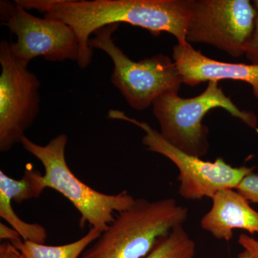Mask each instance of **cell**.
Wrapping results in <instances>:
<instances>
[{
    "instance_id": "cell-4",
    "label": "cell",
    "mask_w": 258,
    "mask_h": 258,
    "mask_svg": "<svg viewBox=\"0 0 258 258\" xmlns=\"http://www.w3.org/2000/svg\"><path fill=\"white\" fill-rule=\"evenodd\" d=\"M20 144L44 166V187L58 191L79 210L82 228L88 223L103 232L114 220L115 212L124 211L135 203L136 199L126 191L116 195L100 192L75 175L66 161V134L57 135L45 146L35 144L26 136L22 138Z\"/></svg>"
},
{
    "instance_id": "cell-10",
    "label": "cell",
    "mask_w": 258,
    "mask_h": 258,
    "mask_svg": "<svg viewBox=\"0 0 258 258\" xmlns=\"http://www.w3.org/2000/svg\"><path fill=\"white\" fill-rule=\"evenodd\" d=\"M173 60L182 78L183 83L195 86L206 81L233 80L248 83L258 100V64L229 63L207 57L191 44H176Z\"/></svg>"
},
{
    "instance_id": "cell-3",
    "label": "cell",
    "mask_w": 258,
    "mask_h": 258,
    "mask_svg": "<svg viewBox=\"0 0 258 258\" xmlns=\"http://www.w3.org/2000/svg\"><path fill=\"white\" fill-rule=\"evenodd\" d=\"M217 108L226 110L258 133L257 115L241 110L226 96L219 81H210L205 91L193 98H181L178 92L171 91L158 97L152 103L161 136L179 150L199 158L205 157L210 147L209 128L203 124V118Z\"/></svg>"
},
{
    "instance_id": "cell-20",
    "label": "cell",
    "mask_w": 258,
    "mask_h": 258,
    "mask_svg": "<svg viewBox=\"0 0 258 258\" xmlns=\"http://www.w3.org/2000/svg\"><path fill=\"white\" fill-rule=\"evenodd\" d=\"M0 258H24L20 251L11 242H4L0 244Z\"/></svg>"
},
{
    "instance_id": "cell-12",
    "label": "cell",
    "mask_w": 258,
    "mask_h": 258,
    "mask_svg": "<svg viewBox=\"0 0 258 258\" xmlns=\"http://www.w3.org/2000/svg\"><path fill=\"white\" fill-rule=\"evenodd\" d=\"M99 229L91 227L79 240L63 245L50 246L31 241L20 240L12 243L24 258H81L90 244L101 235Z\"/></svg>"
},
{
    "instance_id": "cell-9",
    "label": "cell",
    "mask_w": 258,
    "mask_h": 258,
    "mask_svg": "<svg viewBox=\"0 0 258 258\" xmlns=\"http://www.w3.org/2000/svg\"><path fill=\"white\" fill-rule=\"evenodd\" d=\"M0 152L21 142L40 111V80L13 55L7 40L0 42Z\"/></svg>"
},
{
    "instance_id": "cell-19",
    "label": "cell",
    "mask_w": 258,
    "mask_h": 258,
    "mask_svg": "<svg viewBox=\"0 0 258 258\" xmlns=\"http://www.w3.org/2000/svg\"><path fill=\"white\" fill-rule=\"evenodd\" d=\"M0 239L2 240H8V242L11 243L23 240L18 231L3 222H0Z\"/></svg>"
},
{
    "instance_id": "cell-14",
    "label": "cell",
    "mask_w": 258,
    "mask_h": 258,
    "mask_svg": "<svg viewBox=\"0 0 258 258\" xmlns=\"http://www.w3.org/2000/svg\"><path fill=\"white\" fill-rule=\"evenodd\" d=\"M195 242L183 225H179L161 237L154 248L144 258H194Z\"/></svg>"
},
{
    "instance_id": "cell-2",
    "label": "cell",
    "mask_w": 258,
    "mask_h": 258,
    "mask_svg": "<svg viewBox=\"0 0 258 258\" xmlns=\"http://www.w3.org/2000/svg\"><path fill=\"white\" fill-rule=\"evenodd\" d=\"M188 209L173 198L149 201L136 199L102 232L81 258H144L159 238L183 225Z\"/></svg>"
},
{
    "instance_id": "cell-18",
    "label": "cell",
    "mask_w": 258,
    "mask_h": 258,
    "mask_svg": "<svg viewBox=\"0 0 258 258\" xmlns=\"http://www.w3.org/2000/svg\"><path fill=\"white\" fill-rule=\"evenodd\" d=\"M238 242L244 250L248 252L251 258H258L257 240L246 234H241L239 237Z\"/></svg>"
},
{
    "instance_id": "cell-13",
    "label": "cell",
    "mask_w": 258,
    "mask_h": 258,
    "mask_svg": "<svg viewBox=\"0 0 258 258\" xmlns=\"http://www.w3.org/2000/svg\"><path fill=\"white\" fill-rule=\"evenodd\" d=\"M42 176L41 172L35 170L32 166H27L23 178L19 180L10 177L1 170L0 192L17 204L38 198L45 189L42 184Z\"/></svg>"
},
{
    "instance_id": "cell-21",
    "label": "cell",
    "mask_w": 258,
    "mask_h": 258,
    "mask_svg": "<svg viewBox=\"0 0 258 258\" xmlns=\"http://www.w3.org/2000/svg\"><path fill=\"white\" fill-rule=\"evenodd\" d=\"M239 258H251L250 255L248 253V252H247L246 250H243V252H241L240 254H239Z\"/></svg>"
},
{
    "instance_id": "cell-6",
    "label": "cell",
    "mask_w": 258,
    "mask_h": 258,
    "mask_svg": "<svg viewBox=\"0 0 258 258\" xmlns=\"http://www.w3.org/2000/svg\"><path fill=\"white\" fill-rule=\"evenodd\" d=\"M108 118L133 123L145 132L142 144L147 150L167 158L179 169V193L185 200L212 198L220 190L235 189L244 177L253 172L254 167H234L221 157L211 162L186 154L168 142L147 122L130 118L119 110H110Z\"/></svg>"
},
{
    "instance_id": "cell-7",
    "label": "cell",
    "mask_w": 258,
    "mask_h": 258,
    "mask_svg": "<svg viewBox=\"0 0 258 258\" xmlns=\"http://www.w3.org/2000/svg\"><path fill=\"white\" fill-rule=\"evenodd\" d=\"M0 20L17 37L16 42H10V48L23 66L28 67L37 57L50 62L79 60V39L66 24L32 15L15 1L8 0L0 2Z\"/></svg>"
},
{
    "instance_id": "cell-16",
    "label": "cell",
    "mask_w": 258,
    "mask_h": 258,
    "mask_svg": "<svg viewBox=\"0 0 258 258\" xmlns=\"http://www.w3.org/2000/svg\"><path fill=\"white\" fill-rule=\"evenodd\" d=\"M235 189L249 202L258 204V174L252 172L246 176Z\"/></svg>"
},
{
    "instance_id": "cell-11",
    "label": "cell",
    "mask_w": 258,
    "mask_h": 258,
    "mask_svg": "<svg viewBox=\"0 0 258 258\" xmlns=\"http://www.w3.org/2000/svg\"><path fill=\"white\" fill-rule=\"evenodd\" d=\"M212 206L202 218L203 230L217 240L228 242L233 230H243L251 235L258 233V212L237 190H220L211 198Z\"/></svg>"
},
{
    "instance_id": "cell-5",
    "label": "cell",
    "mask_w": 258,
    "mask_h": 258,
    "mask_svg": "<svg viewBox=\"0 0 258 258\" xmlns=\"http://www.w3.org/2000/svg\"><path fill=\"white\" fill-rule=\"evenodd\" d=\"M119 25L113 24L98 29L88 45L93 50H101L111 57L113 64L112 84L129 106L144 111L164 93L179 92L183 81L174 61L164 54L139 61L129 58L113 38Z\"/></svg>"
},
{
    "instance_id": "cell-1",
    "label": "cell",
    "mask_w": 258,
    "mask_h": 258,
    "mask_svg": "<svg viewBox=\"0 0 258 258\" xmlns=\"http://www.w3.org/2000/svg\"><path fill=\"white\" fill-rule=\"evenodd\" d=\"M27 10L71 27L79 39L78 66L87 69L93 50L88 42L98 29L121 23L147 30L152 35L171 34L177 44L186 43L191 0H15Z\"/></svg>"
},
{
    "instance_id": "cell-15",
    "label": "cell",
    "mask_w": 258,
    "mask_h": 258,
    "mask_svg": "<svg viewBox=\"0 0 258 258\" xmlns=\"http://www.w3.org/2000/svg\"><path fill=\"white\" fill-rule=\"evenodd\" d=\"M11 203V200L4 194L0 192V217L8 222L10 227L18 231L23 240L45 243L47 238L45 227L39 224L28 223L22 220L13 210Z\"/></svg>"
},
{
    "instance_id": "cell-17",
    "label": "cell",
    "mask_w": 258,
    "mask_h": 258,
    "mask_svg": "<svg viewBox=\"0 0 258 258\" xmlns=\"http://www.w3.org/2000/svg\"><path fill=\"white\" fill-rule=\"evenodd\" d=\"M253 4L257 10V18L252 36L246 45L244 55L250 61L251 64H258V0L254 1Z\"/></svg>"
},
{
    "instance_id": "cell-8",
    "label": "cell",
    "mask_w": 258,
    "mask_h": 258,
    "mask_svg": "<svg viewBox=\"0 0 258 258\" xmlns=\"http://www.w3.org/2000/svg\"><path fill=\"white\" fill-rule=\"evenodd\" d=\"M256 18L257 10L249 0H191L186 42L207 44L240 57Z\"/></svg>"
}]
</instances>
